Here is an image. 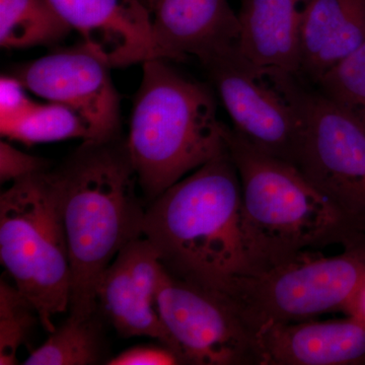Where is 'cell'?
<instances>
[{
    "instance_id": "1",
    "label": "cell",
    "mask_w": 365,
    "mask_h": 365,
    "mask_svg": "<svg viewBox=\"0 0 365 365\" xmlns=\"http://www.w3.org/2000/svg\"><path fill=\"white\" fill-rule=\"evenodd\" d=\"M143 237L175 277L223 294L250 274L242 188L228 150L148 203Z\"/></svg>"
},
{
    "instance_id": "2",
    "label": "cell",
    "mask_w": 365,
    "mask_h": 365,
    "mask_svg": "<svg viewBox=\"0 0 365 365\" xmlns=\"http://www.w3.org/2000/svg\"><path fill=\"white\" fill-rule=\"evenodd\" d=\"M63 208L71 288L69 317L98 314V287L118 254L143 237L145 208L126 143L83 141L55 169Z\"/></svg>"
},
{
    "instance_id": "3",
    "label": "cell",
    "mask_w": 365,
    "mask_h": 365,
    "mask_svg": "<svg viewBox=\"0 0 365 365\" xmlns=\"http://www.w3.org/2000/svg\"><path fill=\"white\" fill-rule=\"evenodd\" d=\"M242 188V227L250 274L266 272L364 235L292 163L268 155L227 126ZM248 274V275H250Z\"/></svg>"
},
{
    "instance_id": "4",
    "label": "cell",
    "mask_w": 365,
    "mask_h": 365,
    "mask_svg": "<svg viewBox=\"0 0 365 365\" xmlns=\"http://www.w3.org/2000/svg\"><path fill=\"white\" fill-rule=\"evenodd\" d=\"M126 148L148 203L227 150L212 93L167 63H143Z\"/></svg>"
},
{
    "instance_id": "5",
    "label": "cell",
    "mask_w": 365,
    "mask_h": 365,
    "mask_svg": "<svg viewBox=\"0 0 365 365\" xmlns=\"http://www.w3.org/2000/svg\"><path fill=\"white\" fill-rule=\"evenodd\" d=\"M0 260L47 332L71 302V269L55 170L14 182L0 196Z\"/></svg>"
},
{
    "instance_id": "6",
    "label": "cell",
    "mask_w": 365,
    "mask_h": 365,
    "mask_svg": "<svg viewBox=\"0 0 365 365\" xmlns=\"http://www.w3.org/2000/svg\"><path fill=\"white\" fill-rule=\"evenodd\" d=\"M225 297L250 328L354 314L365 294V234L332 257L312 253L266 272L235 278Z\"/></svg>"
},
{
    "instance_id": "7",
    "label": "cell",
    "mask_w": 365,
    "mask_h": 365,
    "mask_svg": "<svg viewBox=\"0 0 365 365\" xmlns=\"http://www.w3.org/2000/svg\"><path fill=\"white\" fill-rule=\"evenodd\" d=\"M294 108L299 143L294 165L346 222L365 234V130L299 76L267 74Z\"/></svg>"
},
{
    "instance_id": "8",
    "label": "cell",
    "mask_w": 365,
    "mask_h": 365,
    "mask_svg": "<svg viewBox=\"0 0 365 365\" xmlns=\"http://www.w3.org/2000/svg\"><path fill=\"white\" fill-rule=\"evenodd\" d=\"M157 304L182 364L261 365L256 332L222 292L163 267Z\"/></svg>"
},
{
    "instance_id": "9",
    "label": "cell",
    "mask_w": 365,
    "mask_h": 365,
    "mask_svg": "<svg viewBox=\"0 0 365 365\" xmlns=\"http://www.w3.org/2000/svg\"><path fill=\"white\" fill-rule=\"evenodd\" d=\"M203 66L230 115L232 128L258 150L294 165L299 117L266 73L242 54L237 44Z\"/></svg>"
},
{
    "instance_id": "10",
    "label": "cell",
    "mask_w": 365,
    "mask_h": 365,
    "mask_svg": "<svg viewBox=\"0 0 365 365\" xmlns=\"http://www.w3.org/2000/svg\"><path fill=\"white\" fill-rule=\"evenodd\" d=\"M111 68L83 45L24 64L14 76L38 97L81 115L93 141H108L119 137L120 128V98Z\"/></svg>"
},
{
    "instance_id": "11",
    "label": "cell",
    "mask_w": 365,
    "mask_h": 365,
    "mask_svg": "<svg viewBox=\"0 0 365 365\" xmlns=\"http://www.w3.org/2000/svg\"><path fill=\"white\" fill-rule=\"evenodd\" d=\"M163 270L157 250L145 237L131 242L118 254L100 281L98 313L104 314L124 337H150L175 352L158 311L157 292Z\"/></svg>"
},
{
    "instance_id": "12",
    "label": "cell",
    "mask_w": 365,
    "mask_h": 365,
    "mask_svg": "<svg viewBox=\"0 0 365 365\" xmlns=\"http://www.w3.org/2000/svg\"><path fill=\"white\" fill-rule=\"evenodd\" d=\"M83 45L112 67L158 59L151 13L140 0H49Z\"/></svg>"
},
{
    "instance_id": "13",
    "label": "cell",
    "mask_w": 365,
    "mask_h": 365,
    "mask_svg": "<svg viewBox=\"0 0 365 365\" xmlns=\"http://www.w3.org/2000/svg\"><path fill=\"white\" fill-rule=\"evenodd\" d=\"M158 59L201 63L237 44L239 16L228 0H155L151 9Z\"/></svg>"
},
{
    "instance_id": "14",
    "label": "cell",
    "mask_w": 365,
    "mask_h": 365,
    "mask_svg": "<svg viewBox=\"0 0 365 365\" xmlns=\"http://www.w3.org/2000/svg\"><path fill=\"white\" fill-rule=\"evenodd\" d=\"M257 342L261 365H365V317L269 324Z\"/></svg>"
},
{
    "instance_id": "15",
    "label": "cell",
    "mask_w": 365,
    "mask_h": 365,
    "mask_svg": "<svg viewBox=\"0 0 365 365\" xmlns=\"http://www.w3.org/2000/svg\"><path fill=\"white\" fill-rule=\"evenodd\" d=\"M365 43V0H307L300 20L299 76L316 85Z\"/></svg>"
},
{
    "instance_id": "16",
    "label": "cell",
    "mask_w": 365,
    "mask_h": 365,
    "mask_svg": "<svg viewBox=\"0 0 365 365\" xmlns=\"http://www.w3.org/2000/svg\"><path fill=\"white\" fill-rule=\"evenodd\" d=\"M300 0H242L237 48L264 73L299 76Z\"/></svg>"
},
{
    "instance_id": "17",
    "label": "cell",
    "mask_w": 365,
    "mask_h": 365,
    "mask_svg": "<svg viewBox=\"0 0 365 365\" xmlns=\"http://www.w3.org/2000/svg\"><path fill=\"white\" fill-rule=\"evenodd\" d=\"M71 29L49 0H0V45L6 49L50 46Z\"/></svg>"
},
{
    "instance_id": "18",
    "label": "cell",
    "mask_w": 365,
    "mask_h": 365,
    "mask_svg": "<svg viewBox=\"0 0 365 365\" xmlns=\"http://www.w3.org/2000/svg\"><path fill=\"white\" fill-rule=\"evenodd\" d=\"M23 362L25 365L97 364L102 356L97 314L91 318L68 317L61 327Z\"/></svg>"
},
{
    "instance_id": "19",
    "label": "cell",
    "mask_w": 365,
    "mask_h": 365,
    "mask_svg": "<svg viewBox=\"0 0 365 365\" xmlns=\"http://www.w3.org/2000/svg\"><path fill=\"white\" fill-rule=\"evenodd\" d=\"M4 137L26 145L74 138L93 141L90 126L81 115L66 106L52 102L37 104Z\"/></svg>"
},
{
    "instance_id": "20",
    "label": "cell",
    "mask_w": 365,
    "mask_h": 365,
    "mask_svg": "<svg viewBox=\"0 0 365 365\" xmlns=\"http://www.w3.org/2000/svg\"><path fill=\"white\" fill-rule=\"evenodd\" d=\"M314 86L365 130V43Z\"/></svg>"
},
{
    "instance_id": "21",
    "label": "cell",
    "mask_w": 365,
    "mask_h": 365,
    "mask_svg": "<svg viewBox=\"0 0 365 365\" xmlns=\"http://www.w3.org/2000/svg\"><path fill=\"white\" fill-rule=\"evenodd\" d=\"M40 323L35 307L20 289L4 279L0 281V364H18L19 348L36 323Z\"/></svg>"
},
{
    "instance_id": "22",
    "label": "cell",
    "mask_w": 365,
    "mask_h": 365,
    "mask_svg": "<svg viewBox=\"0 0 365 365\" xmlns=\"http://www.w3.org/2000/svg\"><path fill=\"white\" fill-rule=\"evenodd\" d=\"M26 88L16 76H2L0 79V132L6 136L20 123L38 103L26 95Z\"/></svg>"
},
{
    "instance_id": "23",
    "label": "cell",
    "mask_w": 365,
    "mask_h": 365,
    "mask_svg": "<svg viewBox=\"0 0 365 365\" xmlns=\"http://www.w3.org/2000/svg\"><path fill=\"white\" fill-rule=\"evenodd\" d=\"M49 169L45 158L28 155L6 140L0 141V182H14Z\"/></svg>"
},
{
    "instance_id": "24",
    "label": "cell",
    "mask_w": 365,
    "mask_h": 365,
    "mask_svg": "<svg viewBox=\"0 0 365 365\" xmlns=\"http://www.w3.org/2000/svg\"><path fill=\"white\" fill-rule=\"evenodd\" d=\"M109 365H174L182 364L179 356L167 346H136L113 357Z\"/></svg>"
},
{
    "instance_id": "25",
    "label": "cell",
    "mask_w": 365,
    "mask_h": 365,
    "mask_svg": "<svg viewBox=\"0 0 365 365\" xmlns=\"http://www.w3.org/2000/svg\"><path fill=\"white\" fill-rule=\"evenodd\" d=\"M353 314H360V316L365 317V294L364 297H362L361 302H360L359 309H357L356 312H355V313Z\"/></svg>"
},
{
    "instance_id": "26",
    "label": "cell",
    "mask_w": 365,
    "mask_h": 365,
    "mask_svg": "<svg viewBox=\"0 0 365 365\" xmlns=\"http://www.w3.org/2000/svg\"><path fill=\"white\" fill-rule=\"evenodd\" d=\"M140 1L143 2L144 6H145L146 7H148V9H150L151 13V9H153V1H155V0H140Z\"/></svg>"
}]
</instances>
